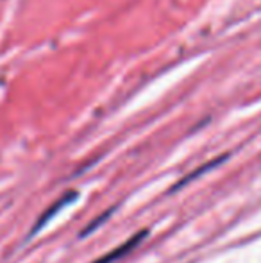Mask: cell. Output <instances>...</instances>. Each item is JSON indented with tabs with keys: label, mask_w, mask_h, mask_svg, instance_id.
Here are the masks:
<instances>
[{
	"label": "cell",
	"mask_w": 261,
	"mask_h": 263,
	"mask_svg": "<svg viewBox=\"0 0 261 263\" xmlns=\"http://www.w3.org/2000/svg\"><path fill=\"white\" fill-rule=\"evenodd\" d=\"M77 197H79V194H77V192H70V194H66L65 197H61L57 202H54V206H52V208H49V210H47L45 213H43L42 217H39V220L36 222V226H34V228H32L31 236L38 235V231H39V229H42V228H45L47 224H49V222H50V218H54L57 213H59L61 210L66 208V206H68V204H72V202L75 201Z\"/></svg>",
	"instance_id": "7a4b0ae2"
},
{
	"label": "cell",
	"mask_w": 261,
	"mask_h": 263,
	"mask_svg": "<svg viewBox=\"0 0 261 263\" xmlns=\"http://www.w3.org/2000/svg\"><path fill=\"white\" fill-rule=\"evenodd\" d=\"M224 158H226V156H224ZM224 158H218V159H213V161L211 163H208V165H204V166H200V168H198V170H195V172H192V174H190V176L188 177H185V179H183V181H179V183L177 184H175V186L174 188H172V190H179V188H181V186H185V184H188L190 183V181H192V179H195V177H198V176H200V174L202 172H206V170H209V168H213V166H216V165H218V163H222V159Z\"/></svg>",
	"instance_id": "3957f363"
},
{
	"label": "cell",
	"mask_w": 261,
	"mask_h": 263,
	"mask_svg": "<svg viewBox=\"0 0 261 263\" xmlns=\"http://www.w3.org/2000/svg\"><path fill=\"white\" fill-rule=\"evenodd\" d=\"M147 236V229H143V231H138L136 235H132L131 238H127L124 243H120L118 247H115L113 251H109V253H106L104 256H101L98 260H95L93 263H115L118 260H122L126 254H129L134 247H138V243L142 242L143 238Z\"/></svg>",
	"instance_id": "6da1fadb"
}]
</instances>
